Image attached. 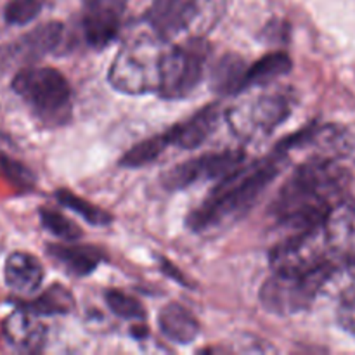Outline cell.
<instances>
[{"mask_svg":"<svg viewBox=\"0 0 355 355\" xmlns=\"http://www.w3.org/2000/svg\"><path fill=\"white\" fill-rule=\"evenodd\" d=\"M349 182L350 173L342 156L318 153L283 184L270 207V215L290 232L321 224L333 208L345 201Z\"/></svg>","mask_w":355,"mask_h":355,"instance_id":"obj_1","label":"cell"},{"mask_svg":"<svg viewBox=\"0 0 355 355\" xmlns=\"http://www.w3.org/2000/svg\"><path fill=\"white\" fill-rule=\"evenodd\" d=\"M286 149L277 146L272 155L252 165H241L220 179L203 203L187 217L191 231L208 232L241 218L279 175L286 163Z\"/></svg>","mask_w":355,"mask_h":355,"instance_id":"obj_2","label":"cell"},{"mask_svg":"<svg viewBox=\"0 0 355 355\" xmlns=\"http://www.w3.org/2000/svg\"><path fill=\"white\" fill-rule=\"evenodd\" d=\"M12 90L45 127L68 123L73 113V94L68 80L55 68L26 66L17 69Z\"/></svg>","mask_w":355,"mask_h":355,"instance_id":"obj_3","label":"cell"},{"mask_svg":"<svg viewBox=\"0 0 355 355\" xmlns=\"http://www.w3.org/2000/svg\"><path fill=\"white\" fill-rule=\"evenodd\" d=\"M162 38L141 35L128 40L113 59L107 80L116 90L130 96L158 92L162 61Z\"/></svg>","mask_w":355,"mask_h":355,"instance_id":"obj_4","label":"cell"},{"mask_svg":"<svg viewBox=\"0 0 355 355\" xmlns=\"http://www.w3.org/2000/svg\"><path fill=\"white\" fill-rule=\"evenodd\" d=\"M338 253L342 252H338L333 245L324 220L321 224L290 232L283 241L270 250L269 262L272 270L307 274Z\"/></svg>","mask_w":355,"mask_h":355,"instance_id":"obj_5","label":"cell"},{"mask_svg":"<svg viewBox=\"0 0 355 355\" xmlns=\"http://www.w3.org/2000/svg\"><path fill=\"white\" fill-rule=\"evenodd\" d=\"M210 45L201 38H193L165 51L159 76V96L177 101L189 97L205 78Z\"/></svg>","mask_w":355,"mask_h":355,"instance_id":"obj_6","label":"cell"},{"mask_svg":"<svg viewBox=\"0 0 355 355\" xmlns=\"http://www.w3.org/2000/svg\"><path fill=\"white\" fill-rule=\"evenodd\" d=\"M321 267L307 274L272 270L260 288V305L274 315H295L311 309L321 300Z\"/></svg>","mask_w":355,"mask_h":355,"instance_id":"obj_7","label":"cell"},{"mask_svg":"<svg viewBox=\"0 0 355 355\" xmlns=\"http://www.w3.org/2000/svg\"><path fill=\"white\" fill-rule=\"evenodd\" d=\"M291 104L284 94H263L239 103L225 113L231 130L245 141L269 135L286 121Z\"/></svg>","mask_w":355,"mask_h":355,"instance_id":"obj_8","label":"cell"},{"mask_svg":"<svg viewBox=\"0 0 355 355\" xmlns=\"http://www.w3.org/2000/svg\"><path fill=\"white\" fill-rule=\"evenodd\" d=\"M64 35L66 28L59 21L38 24L28 33L0 47V66L3 68L19 66L21 69L35 64L45 55L55 54L64 44Z\"/></svg>","mask_w":355,"mask_h":355,"instance_id":"obj_9","label":"cell"},{"mask_svg":"<svg viewBox=\"0 0 355 355\" xmlns=\"http://www.w3.org/2000/svg\"><path fill=\"white\" fill-rule=\"evenodd\" d=\"M245 153L243 151H222L208 153L198 158L187 159V162L175 165L170 168L163 177V184L166 189H186L193 184L205 182V180L224 179L231 172L243 165Z\"/></svg>","mask_w":355,"mask_h":355,"instance_id":"obj_10","label":"cell"},{"mask_svg":"<svg viewBox=\"0 0 355 355\" xmlns=\"http://www.w3.org/2000/svg\"><path fill=\"white\" fill-rule=\"evenodd\" d=\"M128 0H83L82 31L87 44L104 49L121 30Z\"/></svg>","mask_w":355,"mask_h":355,"instance_id":"obj_11","label":"cell"},{"mask_svg":"<svg viewBox=\"0 0 355 355\" xmlns=\"http://www.w3.org/2000/svg\"><path fill=\"white\" fill-rule=\"evenodd\" d=\"M200 14V0H153L146 12L153 33L170 40L193 26Z\"/></svg>","mask_w":355,"mask_h":355,"instance_id":"obj_12","label":"cell"},{"mask_svg":"<svg viewBox=\"0 0 355 355\" xmlns=\"http://www.w3.org/2000/svg\"><path fill=\"white\" fill-rule=\"evenodd\" d=\"M2 336L7 345L16 352H40L47 340V328L40 321V315L21 307L10 312L2 321Z\"/></svg>","mask_w":355,"mask_h":355,"instance_id":"obj_13","label":"cell"},{"mask_svg":"<svg viewBox=\"0 0 355 355\" xmlns=\"http://www.w3.org/2000/svg\"><path fill=\"white\" fill-rule=\"evenodd\" d=\"M218 120H220L218 104H208L191 118L170 127L165 132L166 141L170 146H177L180 149H194L214 134Z\"/></svg>","mask_w":355,"mask_h":355,"instance_id":"obj_14","label":"cell"},{"mask_svg":"<svg viewBox=\"0 0 355 355\" xmlns=\"http://www.w3.org/2000/svg\"><path fill=\"white\" fill-rule=\"evenodd\" d=\"M44 266L26 252L10 253L3 263V281L17 295H33L44 283Z\"/></svg>","mask_w":355,"mask_h":355,"instance_id":"obj_15","label":"cell"},{"mask_svg":"<svg viewBox=\"0 0 355 355\" xmlns=\"http://www.w3.org/2000/svg\"><path fill=\"white\" fill-rule=\"evenodd\" d=\"M158 326L170 342L187 345L200 335V322L193 312L180 304H168L159 311Z\"/></svg>","mask_w":355,"mask_h":355,"instance_id":"obj_16","label":"cell"},{"mask_svg":"<svg viewBox=\"0 0 355 355\" xmlns=\"http://www.w3.org/2000/svg\"><path fill=\"white\" fill-rule=\"evenodd\" d=\"M248 62L238 54H225L210 71V87L220 96H232L246 90Z\"/></svg>","mask_w":355,"mask_h":355,"instance_id":"obj_17","label":"cell"},{"mask_svg":"<svg viewBox=\"0 0 355 355\" xmlns=\"http://www.w3.org/2000/svg\"><path fill=\"white\" fill-rule=\"evenodd\" d=\"M47 253L52 260L75 276H89L103 260V253L87 245H49Z\"/></svg>","mask_w":355,"mask_h":355,"instance_id":"obj_18","label":"cell"},{"mask_svg":"<svg viewBox=\"0 0 355 355\" xmlns=\"http://www.w3.org/2000/svg\"><path fill=\"white\" fill-rule=\"evenodd\" d=\"M291 69V59L290 55L284 52H270V54L263 55L259 61L248 66V73H246V89L250 87H260L267 85V83L274 82L279 76L286 75Z\"/></svg>","mask_w":355,"mask_h":355,"instance_id":"obj_19","label":"cell"},{"mask_svg":"<svg viewBox=\"0 0 355 355\" xmlns=\"http://www.w3.org/2000/svg\"><path fill=\"white\" fill-rule=\"evenodd\" d=\"M23 307L37 315H68L75 309V298L62 284H52L40 297L28 302Z\"/></svg>","mask_w":355,"mask_h":355,"instance_id":"obj_20","label":"cell"},{"mask_svg":"<svg viewBox=\"0 0 355 355\" xmlns=\"http://www.w3.org/2000/svg\"><path fill=\"white\" fill-rule=\"evenodd\" d=\"M168 141H166L165 132L155 137H149L146 141L139 142L134 148L128 149L120 159V165L125 168H141V166L149 165V163L156 162L162 156V153L168 148Z\"/></svg>","mask_w":355,"mask_h":355,"instance_id":"obj_21","label":"cell"},{"mask_svg":"<svg viewBox=\"0 0 355 355\" xmlns=\"http://www.w3.org/2000/svg\"><path fill=\"white\" fill-rule=\"evenodd\" d=\"M55 198H58V201L62 205V207L71 210L73 214L80 215V217H82L83 220L89 222V224L97 225V227H104V225L111 224L110 214H106L103 208L94 207L92 203H89V201L83 200V198L76 196V194L71 193V191L59 189L58 193H55Z\"/></svg>","mask_w":355,"mask_h":355,"instance_id":"obj_22","label":"cell"},{"mask_svg":"<svg viewBox=\"0 0 355 355\" xmlns=\"http://www.w3.org/2000/svg\"><path fill=\"white\" fill-rule=\"evenodd\" d=\"M40 215V222L45 229H47L51 234H54L55 238L62 239V241H76L82 236L78 225L71 220V218H66L64 215L59 214L58 210H52V208H42L38 211Z\"/></svg>","mask_w":355,"mask_h":355,"instance_id":"obj_23","label":"cell"},{"mask_svg":"<svg viewBox=\"0 0 355 355\" xmlns=\"http://www.w3.org/2000/svg\"><path fill=\"white\" fill-rule=\"evenodd\" d=\"M47 0H9L3 7V19L10 26H24L37 19Z\"/></svg>","mask_w":355,"mask_h":355,"instance_id":"obj_24","label":"cell"},{"mask_svg":"<svg viewBox=\"0 0 355 355\" xmlns=\"http://www.w3.org/2000/svg\"><path fill=\"white\" fill-rule=\"evenodd\" d=\"M106 304L118 318L128 319V321H144L146 319L144 305L120 290L106 291Z\"/></svg>","mask_w":355,"mask_h":355,"instance_id":"obj_25","label":"cell"},{"mask_svg":"<svg viewBox=\"0 0 355 355\" xmlns=\"http://www.w3.org/2000/svg\"><path fill=\"white\" fill-rule=\"evenodd\" d=\"M0 177L21 191H30L35 186L33 172L26 165L3 153H0Z\"/></svg>","mask_w":355,"mask_h":355,"instance_id":"obj_26","label":"cell"},{"mask_svg":"<svg viewBox=\"0 0 355 355\" xmlns=\"http://www.w3.org/2000/svg\"><path fill=\"white\" fill-rule=\"evenodd\" d=\"M338 321L342 328L355 338V293L343 302H340Z\"/></svg>","mask_w":355,"mask_h":355,"instance_id":"obj_27","label":"cell"}]
</instances>
